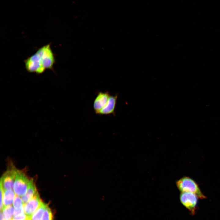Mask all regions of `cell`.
Listing matches in <instances>:
<instances>
[{"mask_svg":"<svg viewBox=\"0 0 220 220\" xmlns=\"http://www.w3.org/2000/svg\"><path fill=\"white\" fill-rule=\"evenodd\" d=\"M46 204L42 202L38 209L32 215L31 218V220H41Z\"/></svg>","mask_w":220,"mask_h":220,"instance_id":"11","label":"cell"},{"mask_svg":"<svg viewBox=\"0 0 220 220\" xmlns=\"http://www.w3.org/2000/svg\"><path fill=\"white\" fill-rule=\"evenodd\" d=\"M53 216L51 209L46 204L41 220H53Z\"/></svg>","mask_w":220,"mask_h":220,"instance_id":"13","label":"cell"},{"mask_svg":"<svg viewBox=\"0 0 220 220\" xmlns=\"http://www.w3.org/2000/svg\"><path fill=\"white\" fill-rule=\"evenodd\" d=\"M0 220H4V215H3L2 213V212L1 211L0 212Z\"/></svg>","mask_w":220,"mask_h":220,"instance_id":"18","label":"cell"},{"mask_svg":"<svg viewBox=\"0 0 220 220\" xmlns=\"http://www.w3.org/2000/svg\"><path fill=\"white\" fill-rule=\"evenodd\" d=\"M15 196L13 190H4L3 199L4 207L11 205L13 202Z\"/></svg>","mask_w":220,"mask_h":220,"instance_id":"10","label":"cell"},{"mask_svg":"<svg viewBox=\"0 0 220 220\" xmlns=\"http://www.w3.org/2000/svg\"><path fill=\"white\" fill-rule=\"evenodd\" d=\"M0 210L1 211L2 210L3 207V202L4 189L2 186L0 185Z\"/></svg>","mask_w":220,"mask_h":220,"instance_id":"16","label":"cell"},{"mask_svg":"<svg viewBox=\"0 0 220 220\" xmlns=\"http://www.w3.org/2000/svg\"><path fill=\"white\" fill-rule=\"evenodd\" d=\"M176 185L181 192H189L195 194L201 199L206 198L203 193L198 185L192 178L189 177H184L177 181Z\"/></svg>","mask_w":220,"mask_h":220,"instance_id":"2","label":"cell"},{"mask_svg":"<svg viewBox=\"0 0 220 220\" xmlns=\"http://www.w3.org/2000/svg\"><path fill=\"white\" fill-rule=\"evenodd\" d=\"M17 170L12 168L6 171L2 175L0 179V185L4 190L13 189Z\"/></svg>","mask_w":220,"mask_h":220,"instance_id":"5","label":"cell"},{"mask_svg":"<svg viewBox=\"0 0 220 220\" xmlns=\"http://www.w3.org/2000/svg\"><path fill=\"white\" fill-rule=\"evenodd\" d=\"M37 192L36 186L32 179L30 180L27 191L24 195L21 196L23 204L29 201Z\"/></svg>","mask_w":220,"mask_h":220,"instance_id":"9","label":"cell"},{"mask_svg":"<svg viewBox=\"0 0 220 220\" xmlns=\"http://www.w3.org/2000/svg\"><path fill=\"white\" fill-rule=\"evenodd\" d=\"M24 209L23 206L17 209H15L14 212V216H17L23 214L24 213Z\"/></svg>","mask_w":220,"mask_h":220,"instance_id":"17","label":"cell"},{"mask_svg":"<svg viewBox=\"0 0 220 220\" xmlns=\"http://www.w3.org/2000/svg\"><path fill=\"white\" fill-rule=\"evenodd\" d=\"M30 219L24 213L18 215L14 216L12 220H26Z\"/></svg>","mask_w":220,"mask_h":220,"instance_id":"15","label":"cell"},{"mask_svg":"<svg viewBox=\"0 0 220 220\" xmlns=\"http://www.w3.org/2000/svg\"><path fill=\"white\" fill-rule=\"evenodd\" d=\"M110 95L108 92H100L98 93L94 100L93 107L95 112L98 114L99 112L107 104Z\"/></svg>","mask_w":220,"mask_h":220,"instance_id":"7","label":"cell"},{"mask_svg":"<svg viewBox=\"0 0 220 220\" xmlns=\"http://www.w3.org/2000/svg\"><path fill=\"white\" fill-rule=\"evenodd\" d=\"M117 98V95H110L107 104L98 114L107 115L114 113Z\"/></svg>","mask_w":220,"mask_h":220,"instance_id":"8","label":"cell"},{"mask_svg":"<svg viewBox=\"0 0 220 220\" xmlns=\"http://www.w3.org/2000/svg\"><path fill=\"white\" fill-rule=\"evenodd\" d=\"M55 62L50 43L41 47L34 54L24 61L27 71L38 74L43 73L46 69L53 71Z\"/></svg>","mask_w":220,"mask_h":220,"instance_id":"1","label":"cell"},{"mask_svg":"<svg viewBox=\"0 0 220 220\" xmlns=\"http://www.w3.org/2000/svg\"><path fill=\"white\" fill-rule=\"evenodd\" d=\"M42 202L37 192L29 201L23 204L25 214L30 219L34 213L38 209Z\"/></svg>","mask_w":220,"mask_h":220,"instance_id":"6","label":"cell"},{"mask_svg":"<svg viewBox=\"0 0 220 220\" xmlns=\"http://www.w3.org/2000/svg\"><path fill=\"white\" fill-rule=\"evenodd\" d=\"M198 196L194 193L189 192H181L180 200L182 204L193 214L195 213Z\"/></svg>","mask_w":220,"mask_h":220,"instance_id":"4","label":"cell"},{"mask_svg":"<svg viewBox=\"0 0 220 220\" xmlns=\"http://www.w3.org/2000/svg\"><path fill=\"white\" fill-rule=\"evenodd\" d=\"M26 220H31L30 219H27Z\"/></svg>","mask_w":220,"mask_h":220,"instance_id":"19","label":"cell"},{"mask_svg":"<svg viewBox=\"0 0 220 220\" xmlns=\"http://www.w3.org/2000/svg\"><path fill=\"white\" fill-rule=\"evenodd\" d=\"M23 204L21 198L19 196L16 195L13 202V205L15 209L21 207L23 206Z\"/></svg>","mask_w":220,"mask_h":220,"instance_id":"14","label":"cell"},{"mask_svg":"<svg viewBox=\"0 0 220 220\" xmlns=\"http://www.w3.org/2000/svg\"><path fill=\"white\" fill-rule=\"evenodd\" d=\"M2 211L5 218L8 220L12 219L14 213L13 207L11 205L4 207Z\"/></svg>","mask_w":220,"mask_h":220,"instance_id":"12","label":"cell"},{"mask_svg":"<svg viewBox=\"0 0 220 220\" xmlns=\"http://www.w3.org/2000/svg\"><path fill=\"white\" fill-rule=\"evenodd\" d=\"M11 220V219H10V220L7 219V220Z\"/></svg>","mask_w":220,"mask_h":220,"instance_id":"20","label":"cell"},{"mask_svg":"<svg viewBox=\"0 0 220 220\" xmlns=\"http://www.w3.org/2000/svg\"><path fill=\"white\" fill-rule=\"evenodd\" d=\"M30 180L22 171L17 170L13 190L16 195L22 196L26 193Z\"/></svg>","mask_w":220,"mask_h":220,"instance_id":"3","label":"cell"}]
</instances>
